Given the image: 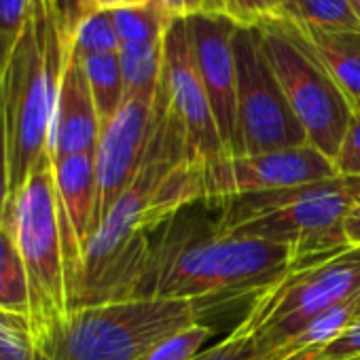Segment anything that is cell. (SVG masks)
Returning <instances> with one entry per match:
<instances>
[{
	"label": "cell",
	"instance_id": "obj_1",
	"mask_svg": "<svg viewBox=\"0 0 360 360\" xmlns=\"http://www.w3.org/2000/svg\"><path fill=\"white\" fill-rule=\"evenodd\" d=\"M191 208L178 212L150 242L146 267L134 297L227 301L259 295L288 271L284 244L219 236L214 221H200Z\"/></svg>",
	"mask_w": 360,
	"mask_h": 360
},
{
	"label": "cell",
	"instance_id": "obj_2",
	"mask_svg": "<svg viewBox=\"0 0 360 360\" xmlns=\"http://www.w3.org/2000/svg\"><path fill=\"white\" fill-rule=\"evenodd\" d=\"M70 32L49 0H32L24 28L7 58L0 87L9 142L11 200L28 183L43 157L51 155V127ZM13 204V202H11Z\"/></svg>",
	"mask_w": 360,
	"mask_h": 360
},
{
	"label": "cell",
	"instance_id": "obj_3",
	"mask_svg": "<svg viewBox=\"0 0 360 360\" xmlns=\"http://www.w3.org/2000/svg\"><path fill=\"white\" fill-rule=\"evenodd\" d=\"M358 198L360 176H335L295 189L204 204L219 210V236L284 244L290 252L288 269H301L352 248L343 219Z\"/></svg>",
	"mask_w": 360,
	"mask_h": 360
},
{
	"label": "cell",
	"instance_id": "obj_4",
	"mask_svg": "<svg viewBox=\"0 0 360 360\" xmlns=\"http://www.w3.org/2000/svg\"><path fill=\"white\" fill-rule=\"evenodd\" d=\"M204 303L125 297L75 307L37 339L43 360H138L165 337L200 322Z\"/></svg>",
	"mask_w": 360,
	"mask_h": 360
},
{
	"label": "cell",
	"instance_id": "obj_5",
	"mask_svg": "<svg viewBox=\"0 0 360 360\" xmlns=\"http://www.w3.org/2000/svg\"><path fill=\"white\" fill-rule=\"evenodd\" d=\"M11 217L26 271L30 324L37 341L72 309L51 155L41 159L15 195Z\"/></svg>",
	"mask_w": 360,
	"mask_h": 360
},
{
	"label": "cell",
	"instance_id": "obj_6",
	"mask_svg": "<svg viewBox=\"0 0 360 360\" xmlns=\"http://www.w3.org/2000/svg\"><path fill=\"white\" fill-rule=\"evenodd\" d=\"M360 297V250L301 269H288L261 290L240 324L257 339L259 356L303 330L320 314Z\"/></svg>",
	"mask_w": 360,
	"mask_h": 360
},
{
	"label": "cell",
	"instance_id": "obj_7",
	"mask_svg": "<svg viewBox=\"0 0 360 360\" xmlns=\"http://www.w3.org/2000/svg\"><path fill=\"white\" fill-rule=\"evenodd\" d=\"M257 26L265 56L307 142L335 163L352 121V108L345 96L292 22L280 18Z\"/></svg>",
	"mask_w": 360,
	"mask_h": 360
},
{
	"label": "cell",
	"instance_id": "obj_8",
	"mask_svg": "<svg viewBox=\"0 0 360 360\" xmlns=\"http://www.w3.org/2000/svg\"><path fill=\"white\" fill-rule=\"evenodd\" d=\"M233 56L238 72V121L244 155H261L309 144L265 56L259 26H240L236 30Z\"/></svg>",
	"mask_w": 360,
	"mask_h": 360
},
{
	"label": "cell",
	"instance_id": "obj_9",
	"mask_svg": "<svg viewBox=\"0 0 360 360\" xmlns=\"http://www.w3.org/2000/svg\"><path fill=\"white\" fill-rule=\"evenodd\" d=\"M335 176H339L335 163L311 144L261 155L221 157L202 165V202L214 204L229 198L284 191Z\"/></svg>",
	"mask_w": 360,
	"mask_h": 360
},
{
	"label": "cell",
	"instance_id": "obj_10",
	"mask_svg": "<svg viewBox=\"0 0 360 360\" xmlns=\"http://www.w3.org/2000/svg\"><path fill=\"white\" fill-rule=\"evenodd\" d=\"M172 117L183 129L193 157L202 163L225 157L214 110L191 49L187 20L169 24L163 39V77L159 83Z\"/></svg>",
	"mask_w": 360,
	"mask_h": 360
},
{
	"label": "cell",
	"instance_id": "obj_11",
	"mask_svg": "<svg viewBox=\"0 0 360 360\" xmlns=\"http://www.w3.org/2000/svg\"><path fill=\"white\" fill-rule=\"evenodd\" d=\"M195 64L210 98L225 157L244 155L238 121V72L233 56L236 20L219 13H202L187 20Z\"/></svg>",
	"mask_w": 360,
	"mask_h": 360
},
{
	"label": "cell",
	"instance_id": "obj_12",
	"mask_svg": "<svg viewBox=\"0 0 360 360\" xmlns=\"http://www.w3.org/2000/svg\"><path fill=\"white\" fill-rule=\"evenodd\" d=\"M155 98H125L119 112L102 127L96 148L98 204L96 229L127 191L140 169L150 134V115ZM96 233V231H94Z\"/></svg>",
	"mask_w": 360,
	"mask_h": 360
},
{
	"label": "cell",
	"instance_id": "obj_13",
	"mask_svg": "<svg viewBox=\"0 0 360 360\" xmlns=\"http://www.w3.org/2000/svg\"><path fill=\"white\" fill-rule=\"evenodd\" d=\"M53 180L70 282V297L75 305V295L83 271V257L96 231V153H79L53 159Z\"/></svg>",
	"mask_w": 360,
	"mask_h": 360
},
{
	"label": "cell",
	"instance_id": "obj_14",
	"mask_svg": "<svg viewBox=\"0 0 360 360\" xmlns=\"http://www.w3.org/2000/svg\"><path fill=\"white\" fill-rule=\"evenodd\" d=\"M102 134V123L96 110V102L87 83L81 56L68 51L51 127V157H68L79 153H96Z\"/></svg>",
	"mask_w": 360,
	"mask_h": 360
},
{
	"label": "cell",
	"instance_id": "obj_15",
	"mask_svg": "<svg viewBox=\"0 0 360 360\" xmlns=\"http://www.w3.org/2000/svg\"><path fill=\"white\" fill-rule=\"evenodd\" d=\"M297 28L345 96L352 112L360 110V32H324L303 26Z\"/></svg>",
	"mask_w": 360,
	"mask_h": 360
},
{
	"label": "cell",
	"instance_id": "obj_16",
	"mask_svg": "<svg viewBox=\"0 0 360 360\" xmlns=\"http://www.w3.org/2000/svg\"><path fill=\"white\" fill-rule=\"evenodd\" d=\"M0 311L24 316L30 320L28 282L11 210L0 217Z\"/></svg>",
	"mask_w": 360,
	"mask_h": 360
},
{
	"label": "cell",
	"instance_id": "obj_17",
	"mask_svg": "<svg viewBox=\"0 0 360 360\" xmlns=\"http://www.w3.org/2000/svg\"><path fill=\"white\" fill-rule=\"evenodd\" d=\"M87 83L96 102V110L102 127L119 112L125 102V81L121 70L119 51L117 53H100V56H81Z\"/></svg>",
	"mask_w": 360,
	"mask_h": 360
},
{
	"label": "cell",
	"instance_id": "obj_18",
	"mask_svg": "<svg viewBox=\"0 0 360 360\" xmlns=\"http://www.w3.org/2000/svg\"><path fill=\"white\" fill-rule=\"evenodd\" d=\"M125 98H155L163 77V43L129 45L119 49Z\"/></svg>",
	"mask_w": 360,
	"mask_h": 360
},
{
	"label": "cell",
	"instance_id": "obj_19",
	"mask_svg": "<svg viewBox=\"0 0 360 360\" xmlns=\"http://www.w3.org/2000/svg\"><path fill=\"white\" fill-rule=\"evenodd\" d=\"M284 20L324 32H360V18L349 0H295Z\"/></svg>",
	"mask_w": 360,
	"mask_h": 360
},
{
	"label": "cell",
	"instance_id": "obj_20",
	"mask_svg": "<svg viewBox=\"0 0 360 360\" xmlns=\"http://www.w3.org/2000/svg\"><path fill=\"white\" fill-rule=\"evenodd\" d=\"M110 15H112L115 32H117L121 47L163 43L165 32L169 28L159 7L155 5V0H150L146 5L123 7V9L110 11Z\"/></svg>",
	"mask_w": 360,
	"mask_h": 360
},
{
	"label": "cell",
	"instance_id": "obj_21",
	"mask_svg": "<svg viewBox=\"0 0 360 360\" xmlns=\"http://www.w3.org/2000/svg\"><path fill=\"white\" fill-rule=\"evenodd\" d=\"M70 45L79 56L117 53L121 49L110 11L87 13L70 32Z\"/></svg>",
	"mask_w": 360,
	"mask_h": 360
},
{
	"label": "cell",
	"instance_id": "obj_22",
	"mask_svg": "<svg viewBox=\"0 0 360 360\" xmlns=\"http://www.w3.org/2000/svg\"><path fill=\"white\" fill-rule=\"evenodd\" d=\"M212 333L214 330L208 324L198 322L189 328L165 337L138 360H191L195 354L202 352V345L212 337Z\"/></svg>",
	"mask_w": 360,
	"mask_h": 360
},
{
	"label": "cell",
	"instance_id": "obj_23",
	"mask_svg": "<svg viewBox=\"0 0 360 360\" xmlns=\"http://www.w3.org/2000/svg\"><path fill=\"white\" fill-rule=\"evenodd\" d=\"M0 360H39L28 318L0 311Z\"/></svg>",
	"mask_w": 360,
	"mask_h": 360
},
{
	"label": "cell",
	"instance_id": "obj_24",
	"mask_svg": "<svg viewBox=\"0 0 360 360\" xmlns=\"http://www.w3.org/2000/svg\"><path fill=\"white\" fill-rule=\"evenodd\" d=\"M191 360H261L257 349V339L238 324L223 341L195 354Z\"/></svg>",
	"mask_w": 360,
	"mask_h": 360
},
{
	"label": "cell",
	"instance_id": "obj_25",
	"mask_svg": "<svg viewBox=\"0 0 360 360\" xmlns=\"http://www.w3.org/2000/svg\"><path fill=\"white\" fill-rule=\"evenodd\" d=\"M30 5L32 0H0V45L7 58L24 28Z\"/></svg>",
	"mask_w": 360,
	"mask_h": 360
},
{
	"label": "cell",
	"instance_id": "obj_26",
	"mask_svg": "<svg viewBox=\"0 0 360 360\" xmlns=\"http://www.w3.org/2000/svg\"><path fill=\"white\" fill-rule=\"evenodd\" d=\"M280 18H284L280 0H231V20L240 26H257Z\"/></svg>",
	"mask_w": 360,
	"mask_h": 360
},
{
	"label": "cell",
	"instance_id": "obj_27",
	"mask_svg": "<svg viewBox=\"0 0 360 360\" xmlns=\"http://www.w3.org/2000/svg\"><path fill=\"white\" fill-rule=\"evenodd\" d=\"M339 176H360V110L352 112V121L335 157Z\"/></svg>",
	"mask_w": 360,
	"mask_h": 360
},
{
	"label": "cell",
	"instance_id": "obj_28",
	"mask_svg": "<svg viewBox=\"0 0 360 360\" xmlns=\"http://www.w3.org/2000/svg\"><path fill=\"white\" fill-rule=\"evenodd\" d=\"M360 358V316L330 345L305 360H358Z\"/></svg>",
	"mask_w": 360,
	"mask_h": 360
},
{
	"label": "cell",
	"instance_id": "obj_29",
	"mask_svg": "<svg viewBox=\"0 0 360 360\" xmlns=\"http://www.w3.org/2000/svg\"><path fill=\"white\" fill-rule=\"evenodd\" d=\"M167 24L208 13V0H155Z\"/></svg>",
	"mask_w": 360,
	"mask_h": 360
},
{
	"label": "cell",
	"instance_id": "obj_30",
	"mask_svg": "<svg viewBox=\"0 0 360 360\" xmlns=\"http://www.w3.org/2000/svg\"><path fill=\"white\" fill-rule=\"evenodd\" d=\"M11 185H9V142L5 112L0 106V217L11 210Z\"/></svg>",
	"mask_w": 360,
	"mask_h": 360
},
{
	"label": "cell",
	"instance_id": "obj_31",
	"mask_svg": "<svg viewBox=\"0 0 360 360\" xmlns=\"http://www.w3.org/2000/svg\"><path fill=\"white\" fill-rule=\"evenodd\" d=\"M58 11L68 28V32H72V28L79 24V20H83L87 15V0H58Z\"/></svg>",
	"mask_w": 360,
	"mask_h": 360
},
{
	"label": "cell",
	"instance_id": "obj_32",
	"mask_svg": "<svg viewBox=\"0 0 360 360\" xmlns=\"http://www.w3.org/2000/svg\"><path fill=\"white\" fill-rule=\"evenodd\" d=\"M343 233L347 244L360 250V198L352 204V208L343 219Z\"/></svg>",
	"mask_w": 360,
	"mask_h": 360
},
{
	"label": "cell",
	"instance_id": "obj_33",
	"mask_svg": "<svg viewBox=\"0 0 360 360\" xmlns=\"http://www.w3.org/2000/svg\"><path fill=\"white\" fill-rule=\"evenodd\" d=\"M208 13L231 18V0H208Z\"/></svg>",
	"mask_w": 360,
	"mask_h": 360
},
{
	"label": "cell",
	"instance_id": "obj_34",
	"mask_svg": "<svg viewBox=\"0 0 360 360\" xmlns=\"http://www.w3.org/2000/svg\"><path fill=\"white\" fill-rule=\"evenodd\" d=\"M5 66H7V56L3 51V45H0V87H3V79H5Z\"/></svg>",
	"mask_w": 360,
	"mask_h": 360
},
{
	"label": "cell",
	"instance_id": "obj_35",
	"mask_svg": "<svg viewBox=\"0 0 360 360\" xmlns=\"http://www.w3.org/2000/svg\"><path fill=\"white\" fill-rule=\"evenodd\" d=\"M352 3V7H354V11H356V15L360 18V0H349Z\"/></svg>",
	"mask_w": 360,
	"mask_h": 360
},
{
	"label": "cell",
	"instance_id": "obj_36",
	"mask_svg": "<svg viewBox=\"0 0 360 360\" xmlns=\"http://www.w3.org/2000/svg\"><path fill=\"white\" fill-rule=\"evenodd\" d=\"M280 3H282V9H286L288 5H292V3H295V0H280Z\"/></svg>",
	"mask_w": 360,
	"mask_h": 360
},
{
	"label": "cell",
	"instance_id": "obj_37",
	"mask_svg": "<svg viewBox=\"0 0 360 360\" xmlns=\"http://www.w3.org/2000/svg\"><path fill=\"white\" fill-rule=\"evenodd\" d=\"M146 3H150V0H134V7L136 5H146Z\"/></svg>",
	"mask_w": 360,
	"mask_h": 360
},
{
	"label": "cell",
	"instance_id": "obj_38",
	"mask_svg": "<svg viewBox=\"0 0 360 360\" xmlns=\"http://www.w3.org/2000/svg\"><path fill=\"white\" fill-rule=\"evenodd\" d=\"M356 314L360 316V297H358V301H356ZM358 316H356V318H358Z\"/></svg>",
	"mask_w": 360,
	"mask_h": 360
},
{
	"label": "cell",
	"instance_id": "obj_39",
	"mask_svg": "<svg viewBox=\"0 0 360 360\" xmlns=\"http://www.w3.org/2000/svg\"><path fill=\"white\" fill-rule=\"evenodd\" d=\"M49 3H51V5H56V7H58V0H49Z\"/></svg>",
	"mask_w": 360,
	"mask_h": 360
},
{
	"label": "cell",
	"instance_id": "obj_40",
	"mask_svg": "<svg viewBox=\"0 0 360 360\" xmlns=\"http://www.w3.org/2000/svg\"><path fill=\"white\" fill-rule=\"evenodd\" d=\"M39 360H43V358H41V356H39Z\"/></svg>",
	"mask_w": 360,
	"mask_h": 360
},
{
	"label": "cell",
	"instance_id": "obj_41",
	"mask_svg": "<svg viewBox=\"0 0 360 360\" xmlns=\"http://www.w3.org/2000/svg\"><path fill=\"white\" fill-rule=\"evenodd\" d=\"M358 360H360V358H358Z\"/></svg>",
	"mask_w": 360,
	"mask_h": 360
}]
</instances>
